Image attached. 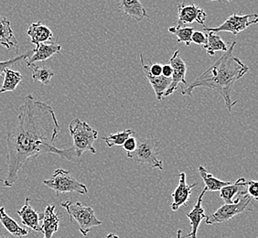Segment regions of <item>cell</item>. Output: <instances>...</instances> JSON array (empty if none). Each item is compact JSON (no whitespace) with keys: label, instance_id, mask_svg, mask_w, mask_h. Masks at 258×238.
Segmentation results:
<instances>
[{"label":"cell","instance_id":"cell-1","mask_svg":"<svg viewBox=\"0 0 258 238\" xmlns=\"http://www.w3.org/2000/svg\"><path fill=\"white\" fill-rule=\"evenodd\" d=\"M60 132V125L50 104L35 99L31 94L24 97L20 106L16 126L7 134V175L4 186L10 188L20 177L30 159L42 154H56L73 160L75 150L58 149L54 143Z\"/></svg>","mask_w":258,"mask_h":238},{"label":"cell","instance_id":"cell-2","mask_svg":"<svg viewBox=\"0 0 258 238\" xmlns=\"http://www.w3.org/2000/svg\"><path fill=\"white\" fill-rule=\"evenodd\" d=\"M235 45L236 41H233L228 50L224 51V54L206 70L203 75L194 80L190 85H187L186 87L183 86L181 94L191 96L194 88L207 87L221 94L229 112H232L233 106L237 104V100L233 101L231 97L233 85L249 71L248 67L233 55Z\"/></svg>","mask_w":258,"mask_h":238},{"label":"cell","instance_id":"cell-3","mask_svg":"<svg viewBox=\"0 0 258 238\" xmlns=\"http://www.w3.org/2000/svg\"><path fill=\"white\" fill-rule=\"evenodd\" d=\"M70 134L74 141V150L75 157L80 158L85 151L96 154L94 142L98 138V133L88 123L79 118L73 119L70 122Z\"/></svg>","mask_w":258,"mask_h":238},{"label":"cell","instance_id":"cell-4","mask_svg":"<svg viewBox=\"0 0 258 238\" xmlns=\"http://www.w3.org/2000/svg\"><path fill=\"white\" fill-rule=\"evenodd\" d=\"M60 205L69 214L70 221L73 222L75 220L79 224L80 232L84 236H86L94 227H98L103 223L95 216L94 209L84 206L80 202L74 204L71 201H66Z\"/></svg>","mask_w":258,"mask_h":238},{"label":"cell","instance_id":"cell-5","mask_svg":"<svg viewBox=\"0 0 258 238\" xmlns=\"http://www.w3.org/2000/svg\"><path fill=\"white\" fill-rule=\"evenodd\" d=\"M252 199L247 194H238L233 200V204H225L214 213L206 216L205 223L207 224L224 223L233 219L240 213L253 211Z\"/></svg>","mask_w":258,"mask_h":238},{"label":"cell","instance_id":"cell-6","mask_svg":"<svg viewBox=\"0 0 258 238\" xmlns=\"http://www.w3.org/2000/svg\"><path fill=\"white\" fill-rule=\"evenodd\" d=\"M138 144L134 151L126 153L128 159H134L137 163L148 165L150 169L163 170V163L158 158V140L154 139H137Z\"/></svg>","mask_w":258,"mask_h":238},{"label":"cell","instance_id":"cell-7","mask_svg":"<svg viewBox=\"0 0 258 238\" xmlns=\"http://www.w3.org/2000/svg\"><path fill=\"white\" fill-rule=\"evenodd\" d=\"M43 184L53 190L56 193V196H59L60 194L68 193H76L82 195L88 193L86 185L78 182L68 170L63 169H56L50 178L43 181Z\"/></svg>","mask_w":258,"mask_h":238},{"label":"cell","instance_id":"cell-8","mask_svg":"<svg viewBox=\"0 0 258 238\" xmlns=\"http://www.w3.org/2000/svg\"><path fill=\"white\" fill-rule=\"evenodd\" d=\"M258 22V15L256 13L247 14V15H238V14H232L229 16L224 23L216 27V28H207L204 27L205 31H212V32H231L233 35H238L240 32L246 30L250 26L254 25Z\"/></svg>","mask_w":258,"mask_h":238},{"label":"cell","instance_id":"cell-9","mask_svg":"<svg viewBox=\"0 0 258 238\" xmlns=\"http://www.w3.org/2000/svg\"><path fill=\"white\" fill-rule=\"evenodd\" d=\"M169 65H171L173 72L171 75V82L169 85L168 89L166 90L163 97H168L173 94L176 90L178 89L179 84L187 85L186 81V73H187V65L185 64L183 59L181 58L179 50H176L172 57L169 59Z\"/></svg>","mask_w":258,"mask_h":238},{"label":"cell","instance_id":"cell-10","mask_svg":"<svg viewBox=\"0 0 258 238\" xmlns=\"http://www.w3.org/2000/svg\"><path fill=\"white\" fill-rule=\"evenodd\" d=\"M178 25L184 26L196 21L199 24L204 26L207 14L203 9L199 8L198 6L180 3L178 5Z\"/></svg>","mask_w":258,"mask_h":238},{"label":"cell","instance_id":"cell-11","mask_svg":"<svg viewBox=\"0 0 258 238\" xmlns=\"http://www.w3.org/2000/svg\"><path fill=\"white\" fill-rule=\"evenodd\" d=\"M60 50L61 45L54 39L50 41L39 43L36 45V48L33 50L32 54L25 60L27 66L29 67L30 65H34L35 63L50 59L53 55L60 53Z\"/></svg>","mask_w":258,"mask_h":238},{"label":"cell","instance_id":"cell-12","mask_svg":"<svg viewBox=\"0 0 258 238\" xmlns=\"http://www.w3.org/2000/svg\"><path fill=\"white\" fill-rule=\"evenodd\" d=\"M197 183H194L191 185H188L186 183V173L181 172L179 174V184L175 189L173 194H171L173 202L170 205V209L173 212H177L181 206L188 204L190 195L192 194V190L197 186Z\"/></svg>","mask_w":258,"mask_h":238},{"label":"cell","instance_id":"cell-13","mask_svg":"<svg viewBox=\"0 0 258 238\" xmlns=\"http://www.w3.org/2000/svg\"><path fill=\"white\" fill-rule=\"evenodd\" d=\"M206 192H207V189L206 187H204L203 192L199 195L197 203L194 205V208L186 214V216L189 218L190 226H191V231H190V233L184 235L183 238H197V233H198L200 224L202 223V221L206 218V216H207L205 214L204 209L203 208V205H202L203 199H204V194Z\"/></svg>","mask_w":258,"mask_h":238},{"label":"cell","instance_id":"cell-14","mask_svg":"<svg viewBox=\"0 0 258 238\" xmlns=\"http://www.w3.org/2000/svg\"><path fill=\"white\" fill-rule=\"evenodd\" d=\"M30 198H26L23 207L17 211L22 223L35 232H41L40 222L42 219L43 213H38L30 205Z\"/></svg>","mask_w":258,"mask_h":238},{"label":"cell","instance_id":"cell-15","mask_svg":"<svg viewBox=\"0 0 258 238\" xmlns=\"http://www.w3.org/2000/svg\"><path fill=\"white\" fill-rule=\"evenodd\" d=\"M139 58H140L141 65H142V67H143L145 75H146L147 79L149 80V84L151 85L152 88L154 90L157 99H158V101H162V100L164 99V94H165L166 90L168 89L169 85H170L171 78L165 77L163 75L153 76V75H150V74H149V69H148V65L145 64L142 53H139Z\"/></svg>","mask_w":258,"mask_h":238},{"label":"cell","instance_id":"cell-16","mask_svg":"<svg viewBox=\"0 0 258 238\" xmlns=\"http://www.w3.org/2000/svg\"><path fill=\"white\" fill-rule=\"evenodd\" d=\"M42 224L40 225L41 232L43 233V238H52L60 225V217L55 213V205L50 204L45 208L42 216Z\"/></svg>","mask_w":258,"mask_h":238},{"label":"cell","instance_id":"cell-17","mask_svg":"<svg viewBox=\"0 0 258 238\" xmlns=\"http://www.w3.org/2000/svg\"><path fill=\"white\" fill-rule=\"evenodd\" d=\"M119 10L137 22H140L148 17V12L140 0H120Z\"/></svg>","mask_w":258,"mask_h":238},{"label":"cell","instance_id":"cell-18","mask_svg":"<svg viewBox=\"0 0 258 238\" xmlns=\"http://www.w3.org/2000/svg\"><path fill=\"white\" fill-rule=\"evenodd\" d=\"M27 34L30 37L31 43L35 45L53 40L52 31L41 22L31 23L27 30Z\"/></svg>","mask_w":258,"mask_h":238},{"label":"cell","instance_id":"cell-19","mask_svg":"<svg viewBox=\"0 0 258 238\" xmlns=\"http://www.w3.org/2000/svg\"><path fill=\"white\" fill-rule=\"evenodd\" d=\"M246 183L247 181L241 177L236 182L224 186L219 191L221 198L224 200L225 204H233V198L235 196L238 194H246Z\"/></svg>","mask_w":258,"mask_h":238},{"label":"cell","instance_id":"cell-20","mask_svg":"<svg viewBox=\"0 0 258 238\" xmlns=\"http://www.w3.org/2000/svg\"><path fill=\"white\" fill-rule=\"evenodd\" d=\"M18 44L19 42L11 28L10 20L0 16V45L4 46L8 50H11L14 47H18Z\"/></svg>","mask_w":258,"mask_h":238},{"label":"cell","instance_id":"cell-21","mask_svg":"<svg viewBox=\"0 0 258 238\" xmlns=\"http://www.w3.org/2000/svg\"><path fill=\"white\" fill-rule=\"evenodd\" d=\"M0 223L10 234L16 237L22 238L29 234L28 230L21 227L14 219L11 218L7 213L5 207H0Z\"/></svg>","mask_w":258,"mask_h":238},{"label":"cell","instance_id":"cell-22","mask_svg":"<svg viewBox=\"0 0 258 238\" xmlns=\"http://www.w3.org/2000/svg\"><path fill=\"white\" fill-rule=\"evenodd\" d=\"M22 79L23 76L20 72L7 68L4 72V82L0 88V94L15 91Z\"/></svg>","mask_w":258,"mask_h":238},{"label":"cell","instance_id":"cell-23","mask_svg":"<svg viewBox=\"0 0 258 238\" xmlns=\"http://www.w3.org/2000/svg\"><path fill=\"white\" fill-rule=\"evenodd\" d=\"M199 172L205 184L207 192H219L224 186L233 183V182H224L215 178L213 174L209 173L207 169H205L204 166L199 167Z\"/></svg>","mask_w":258,"mask_h":238},{"label":"cell","instance_id":"cell-24","mask_svg":"<svg viewBox=\"0 0 258 238\" xmlns=\"http://www.w3.org/2000/svg\"><path fill=\"white\" fill-rule=\"evenodd\" d=\"M204 47L207 54L210 56H214L216 51H226L229 48L227 43L224 40H222L219 35L212 31H209L207 34V42Z\"/></svg>","mask_w":258,"mask_h":238},{"label":"cell","instance_id":"cell-25","mask_svg":"<svg viewBox=\"0 0 258 238\" xmlns=\"http://www.w3.org/2000/svg\"><path fill=\"white\" fill-rule=\"evenodd\" d=\"M32 71V79L34 82H39L43 85H49L51 78L54 76V73L49 68H40L34 65L29 66Z\"/></svg>","mask_w":258,"mask_h":238},{"label":"cell","instance_id":"cell-26","mask_svg":"<svg viewBox=\"0 0 258 238\" xmlns=\"http://www.w3.org/2000/svg\"><path fill=\"white\" fill-rule=\"evenodd\" d=\"M135 132L132 129H125L123 131H120L114 134H110L108 137L104 138V142L107 145L108 148L112 147H122L124 143V141L128 139L129 137H131L134 134Z\"/></svg>","mask_w":258,"mask_h":238},{"label":"cell","instance_id":"cell-27","mask_svg":"<svg viewBox=\"0 0 258 238\" xmlns=\"http://www.w3.org/2000/svg\"><path fill=\"white\" fill-rule=\"evenodd\" d=\"M194 29L189 28V27L179 25L169 28V32L177 36L178 42H182L187 46H189L191 43V35L194 33Z\"/></svg>","mask_w":258,"mask_h":238},{"label":"cell","instance_id":"cell-28","mask_svg":"<svg viewBox=\"0 0 258 238\" xmlns=\"http://www.w3.org/2000/svg\"><path fill=\"white\" fill-rule=\"evenodd\" d=\"M31 54H32L31 51H27L24 54L19 55V56L15 57V58H12V59L9 60V61L0 62V77L2 76V75H4V72H5V70L7 68H10V66L20 63V61H22V60H26L27 58H29Z\"/></svg>","mask_w":258,"mask_h":238},{"label":"cell","instance_id":"cell-29","mask_svg":"<svg viewBox=\"0 0 258 238\" xmlns=\"http://www.w3.org/2000/svg\"><path fill=\"white\" fill-rule=\"evenodd\" d=\"M246 194H248L251 198L258 200V183L256 181H247Z\"/></svg>","mask_w":258,"mask_h":238},{"label":"cell","instance_id":"cell-30","mask_svg":"<svg viewBox=\"0 0 258 238\" xmlns=\"http://www.w3.org/2000/svg\"><path fill=\"white\" fill-rule=\"evenodd\" d=\"M191 42H194L195 44L204 46L207 42V34L199 30L194 31V33L191 35Z\"/></svg>","mask_w":258,"mask_h":238},{"label":"cell","instance_id":"cell-31","mask_svg":"<svg viewBox=\"0 0 258 238\" xmlns=\"http://www.w3.org/2000/svg\"><path fill=\"white\" fill-rule=\"evenodd\" d=\"M137 144H138L137 139L136 138H132V137H129L128 139L124 141V143L122 147L126 151V153H128V152L134 151L136 148H137Z\"/></svg>","mask_w":258,"mask_h":238},{"label":"cell","instance_id":"cell-32","mask_svg":"<svg viewBox=\"0 0 258 238\" xmlns=\"http://www.w3.org/2000/svg\"><path fill=\"white\" fill-rule=\"evenodd\" d=\"M149 74L153 76H159L162 73V65L160 64H150L148 65Z\"/></svg>","mask_w":258,"mask_h":238},{"label":"cell","instance_id":"cell-33","mask_svg":"<svg viewBox=\"0 0 258 238\" xmlns=\"http://www.w3.org/2000/svg\"><path fill=\"white\" fill-rule=\"evenodd\" d=\"M172 72H173V69H172L171 65H169V64L162 65V73H161V75H163V76H165V77H169V78H171Z\"/></svg>","mask_w":258,"mask_h":238},{"label":"cell","instance_id":"cell-34","mask_svg":"<svg viewBox=\"0 0 258 238\" xmlns=\"http://www.w3.org/2000/svg\"><path fill=\"white\" fill-rule=\"evenodd\" d=\"M106 238H119L116 234H114L113 233H108V235L106 236Z\"/></svg>","mask_w":258,"mask_h":238},{"label":"cell","instance_id":"cell-35","mask_svg":"<svg viewBox=\"0 0 258 238\" xmlns=\"http://www.w3.org/2000/svg\"><path fill=\"white\" fill-rule=\"evenodd\" d=\"M177 238H182V231L180 229L177 231Z\"/></svg>","mask_w":258,"mask_h":238},{"label":"cell","instance_id":"cell-36","mask_svg":"<svg viewBox=\"0 0 258 238\" xmlns=\"http://www.w3.org/2000/svg\"><path fill=\"white\" fill-rule=\"evenodd\" d=\"M0 238H10V236H7V235H0Z\"/></svg>","mask_w":258,"mask_h":238},{"label":"cell","instance_id":"cell-37","mask_svg":"<svg viewBox=\"0 0 258 238\" xmlns=\"http://www.w3.org/2000/svg\"><path fill=\"white\" fill-rule=\"evenodd\" d=\"M210 1H220V0H210ZM226 1H228V2H232L233 0H226Z\"/></svg>","mask_w":258,"mask_h":238}]
</instances>
